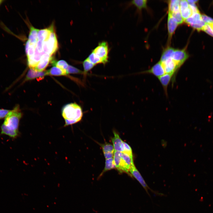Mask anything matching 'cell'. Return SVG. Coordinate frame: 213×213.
<instances>
[{
  "label": "cell",
  "instance_id": "1",
  "mask_svg": "<svg viewBox=\"0 0 213 213\" xmlns=\"http://www.w3.org/2000/svg\"><path fill=\"white\" fill-rule=\"evenodd\" d=\"M62 114L64 119V126L76 123L80 121L83 115L80 106L75 103H71L63 108Z\"/></svg>",
  "mask_w": 213,
  "mask_h": 213
},
{
  "label": "cell",
  "instance_id": "2",
  "mask_svg": "<svg viewBox=\"0 0 213 213\" xmlns=\"http://www.w3.org/2000/svg\"><path fill=\"white\" fill-rule=\"evenodd\" d=\"M22 116L19 106L16 105L5 117L3 124L9 129L18 131L19 122Z\"/></svg>",
  "mask_w": 213,
  "mask_h": 213
},
{
  "label": "cell",
  "instance_id": "3",
  "mask_svg": "<svg viewBox=\"0 0 213 213\" xmlns=\"http://www.w3.org/2000/svg\"><path fill=\"white\" fill-rule=\"evenodd\" d=\"M58 48V44L57 36L53 29L48 39L43 42V51L45 53L52 56L56 51Z\"/></svg>",
  "mask_w": 213,
  "mask_h": 213
},
{
  "label": "cell",
  "instance_id": "4",
  "mask_svg": "<svg viewBox=\"0 0 213 213\" xmlns=\"http://www.w3.org/2000/svg\"><path fill=\"white\" fill-rule=\"evenodd\" d=\"M109 51V44L107 42L105 41L99 43L98 46L92 50V51L102 60L104 65L108 62Z\"/></svg>",
  "mask_w": 213,
  "mask_h": 213
},
{
  "label": "cell",
  "instance_id": "5",
  "mask_svg": "<svg viewBox=\"0 0 213 213\" xmlns=\"http://www.w3.org/2000/svg\"><path fill=\"white\" fill-rule=\"evenodd\" d=\"M185 22L198 31L202 30L206 23L202 20L199 12L193 14L184 21Z\"/></svg>",
  "mask_w": 213,
  "mask_h": 213
},
{
  "label": "cell",
  "instance_id": "6",
  "mask_svg": "<svg viewBox=\"0 0 213 213\" xmlns=\"http://www.w3.org/2000/svg\"><path fill=\"white\" fill-rule=\"evenodd\" d=\"M161 62L163 67L165 73L173 74L174 77L176 78L177 73L180 67L172 58L169 59Z\"/></svg>",
  "mask_w": 213,
  "mask_h": 213
},
{
  "label": "cell",
  "instance_id": "7",
  "mask_svg": "<svg viewBox=\"0 0 213 213\" xmlns=\"http://www.w3.org/2000/svg\"><path fill=\"white\" fill-rule=\"evenodd\" d=\"M189 57L185 49H175L172 58L181 67Z\"/></svg>",
  "mask_w": 213,
  "mask_h": 213
},
{
  "label": "cell",
  "instance_id": "8",
  "mask_svg": "<svg viewBox=\"0 0 213 213\" xmlns=\"http://www.w3.org/2000/svg\"><path fill=\"white\" fill-rule=\"evenodd\" d=\"M158 78L163 88L165 95L167 97L168 86L171 82H172V85H173L175 81V78L173 74L165 73Z\"/></svg>",
  "mask_w": 213,
  "mask_h": 213
},
{
  "label": "cell",
  "instance_id": "9",
  "mask_svg": "<svg viewBox=\"0 0 213 213\" xmlns=\"http://www.w3.org/2000/svg\"><path fill=\"white\" fill-rule=\"evenodd\" d=\"M139 74H151L158 78L165 74L161 62L159 61L149 69L141 72Z\"/></svg>",
  "mask_w": 213,
  "mask_h": 213
},
{
  "label": "cell",
  "instance_id": "10",
  "mask_svg": "<svg viewBox=\"0 0 213 213\" xmlns=\"http://www.w3.org/2000/svg\"><path fill=\"white\" fill-rule=\"evenodd\" d=\"M52 60L51 56L45 53L41 56L40 60L37 65L32 69L37 71H43Z\"/></svg>",
  "mask_w": 213,
  "mask_h": 213
},
{
  "label": "cell",
  "instance_id": "11",
  "mask_svg": "<svg viewBox=\"0 0 213 213\" xmlns=\"http://www.w3.org/2000/svg\"><path fill=\"white\" fill-rule=\"evenodd\" d=\"M129 172L131 177L133 176L138 181L146 192L149 194L148 190L149 189L151 191L152 190L146 183L141 175L135 166L131 167Z\"/></svg>",
  "mask_w": 213,
  "mask_h": 213
},
{
  "label": "cell",
  "instance_id": "12",
  "mask_svg": "<svg viewBox=\"0 0 213 213\" xmlns=\"http://www.w3.org/2000/svg\"><path fill=\"white\" fill-rule=\"evenodd\" d=\"M180 8L182 16L185 21L193 14L187 0H180Z\"/></svg>",
  "mask_w": 213,
  "mask_h": 213
},
{
  "label": "cell",
  "instance_id": "13",
  "mask_svg": "<svg viewBox=\"0 0 213 213\" xmlns=\"http://www.w3.org/2000/svg\"><path fill=\"white\" fill-rule=\"evenodd\" d=\"M46 75H47L46 70L37 71L30 68L27 74L24 81H26L36 78L42 79L44 76Z\"/></svg>",
  "mask_w": 213,
  "mask_h": 213
},
{
  "label": "cell",
  "instance_id": "14",
  "mask_svg": "<svg viewBox=\"0 0 213 213\" xmlns=\"http://www.w3.org/2000/svg\"><path fill=\"white\" fill-rule=\"evenodd\" d=\"M114 137L112 138V141L115 151L123 152L124 148L123 142L119 134L115 130H113Z\"/></svg>",
  "mask_w": 213,
  "mask_h": 213
},
{
  "label": "cell",
  "instance_id": "15",
  "mask_svg": "<svg viewBox=\"0 0 213 213\" xmlns=\"http://www.w3.org/2000/svg\"><path fill=\"white\" fill-rule=\"evenodd\" d=\"M178 25L172 18L170 14L168 13L167 19V29L168 39L170 41L173 33Z\"/></svg>",
  "mask_w": 213,
  "mask_h": 213
},
{
  "label": "cell",
  "instance_id": "16",
  "mask_svg": "<svg viewBox=\"0 0 213 213\" xmlns=\"http://www.w3.org/2000/svg\"><path fill=\"white\" fill-rule=\"evenodd\" d=\"M54 29L53 26L48 28L39 30L38 33V41L44 42L46 41L49 37L50 35Z\"/></svg>",
  "mask_w": 213,
  "mask_h": 213
},
{
  "label": "cell",
  "instance_id": "17",
  "mask_svg": "<svg viewBox=\"0 0 213 213\" xmlns=\"http://www.w3.org/2000/svg\"><path fill=\"white\" fill-rule=\"evenodd\" d=\"M121 157L126 168L129 172L131 167L135 166L133 162V156L121 152Z\"/></svg>",
  "mask_w": 213,
  "mask_h": 213
},
{
  "label": "cell",
  "instance_id": "18",
  "mask_svg": "<svg viewBox=\"0 0 213 213\" xmlns=\"http://www.w3.org/2000/svg\"><path fill=\"white\" fill-rule=\"evenodd\" d=\"M39 30L35 28L33 26L30 27V31L28 36V40L30 44L36 45L38 39V34Z\"/></svg>",
  "mask_w": 213,
  "mask_h": 213
},
{
  "label": "cell",
  "instance_id": "19",
  "mask_svg": "<svg viewBox=\"0 0 213 213\" xmlns=\"http://www.w3.org/2000/svg\"><path fill=\"white\" fill-rule=\"evenodd\" d=\"M46 71L47 75L59 76L67 75L66 70H63L56 66H53Z\"/></svg>",
  "mask_w": 213,
  "mask_h": 213
},
{
  "label": "cell",
  "instance_id": "20",
  "mask_svg": "<svg viewBox=\"0 0 213 213\" xmlns=\"http://www.w3.org/2000/svg\"><path fill=\"white\" fill-rule=\"evenodd\" d=\"M175 50V49L171 47L168 46L163 51L160 61L162 62L172 58Z\"/></svg>",
  "mask_w": 213,
  "mask_h": 213
},
{
  "label": "cell",
  "instance_id": "21",
  "mask_svg": "<svg viewBox=\"0 0 213 213\" xmlns=\"http://www.w3.org/2000/svg\"><path fill=\"white\" fill-rule=\"evenodd\" d=\"M1 133L8 135L11 137L15 138L19 135V131L9 129L3 124L1 127Z\"/></svg>",
  "mask_w": 213,
  "mask_h": 213
},
{
  "label": "cell",
  "instance_id": "22",
  "mask_svg": "<svg viewBox=\"0 0 213 213\" xmlns=\"http://www.w3.org/2000/svg\"><path fill=\"white\" fill-rule=\"evenodd\" d=\"M180 0H171L168 1V13H171L173 12L180 9Z\"/></svg>",
  "mask_w": 213,
  "mask_h": 213
},
{
  "label": "cell",
  "instance_id": "23",
  "mask_svg": "<svg viewBox=\"0 0 213 213\" xmlns=\"http://www.w3.org/2000/svg\"><path fill=\"white\" fill-rule=\"evenodd\" d=\"M130 4L135 6L139 11L143 9L147 8V1L146 0H133L131 1Z\"/></svg>",
  "mask_w": 213,
  "mask_h": 213
},
{
  "label": "cell",
  "instance_id": "24",
  "mask_svg": "<svg viewBox=\"0 0 213 213\" xmlns=\"http://www.w3.org/2000/svg\"><path fill=\"white\" fill-rule=\"evenodd\" d=\"M114 168H116V167L113 158H112L106 159L104 169L99 175V177L101 176L106 171Z\"/></svg>",
  "mask_w": 213,
  "mask_h": 213
},
{
  "label": "cell",
  "instance_id": "25",
  "mask_svg": "<svg viewBox=\"0 0 213 213\" xmlns=\"http://www.w3.org/2000/svg\"><path fill=\"white\" fill-rule=\"evenodd\" d=\"M168 13L170 14L174 21L178 25L182 24L184 21L182 16L180 9Z\"/></svg>",
  "mask_w": 213,
  "mask_h": 213
},
{
  "label": "cell",
  "instance_id": "26",
  "mask_svg": "<svg viewBox=\"0 0 213 213\" xmlns=\"http://www.w3.org/2000/svg\"><path fill=\"white\" fill-rule=\"evenodd\" d=\"M87 59L95 65L99 64H103L102 60L97 57L96 54L92 51Z\"/></svg>",
  "mask_w": 213,
  "mask_h": 213
},
{
  "label": "cell",
  "instance_id": "27",
  "mask_svg": "<svg viewBox=\"0 0 213 213\" xmlns=\"http://www.w3.org/2000/svg\"><path fill=\"white\" fill-rule=\"evenodd\" d=\"M84 68V74L85 76L87 73V72L92 69L95 65L91 62L87 58L83 62Z\"/></svg>",
  "mask_w": 213,
  "mask_h": 213
},
{
  "label": "cell",
  "instance_id": "28",
  "mask_svg": "<svg viewBox=\"0 0 213 213\" xmlns=\"http://www.w3.org/2000/svg\"><path fill=\"white\" fill-rule=\"evenodd\" d=\"M51 62L53 66H56L63 70H66L69 65L66 61L63 60L57 61H53Z\"/></svg>",
  "mask_w": 213,
  "mask_h": 213
},
{
  "label": "cell",
  "instance_id": "29",
  "mask_svg": "<svg viewBox=\"0 0 213 213\" xmlns=\"http://www.w3.org/2000/svg\"><path fill=\"white\" fill-rule=\"evenodd\" d=\"M100 145L102 148L103 153H114L113 146L111 144L106 142L104 144H100Z\"/></svg>",
  "mask_w": 213,
  "mask_h": 213
},
{
  "label": "cell",
  "instance_id": "30",
  "mask_svg": "<svg viewBox=\"0 0 213 213\" xmlns=\"http://www.w3.org/2000/svg\"><path fill=\"white\" fill-rule=\"evenodd\" d=\"M67 74H84L83 72L79 69L70 65L66 70Z\"/></svg>",
  "mask_w": 213,
  "mask_h": 213
},
{
  "label": "cell",
  "instance_id": "31",
  "mask_svg": "<svg viewBox=\"0 0 213 213\" xmlns=\"http://www.w3.org/2000/svg\"><path fill=\"white\" fill-rule=\"evenodd\" d=\"M202 30H203L210 36L213 37V30L209 24H206L203 27Z\"/></svg>",
  "mask_w": 213,
  "mask_h": 213
},
{
  "label": "cell",
  "instance_id": "32",
  "mask_svg": "<svg viewBox=\"0 0 213 213\" xmlns=\"http://www.w3.org/2000/svg\"><path fill=\"white\" fill-rule=\"evenodd\" d=\"M36 46V45H30L28 54L26 55L27 59L31 58L34 54Z\"/></svg>",
  "mask_w": 213,
  "mask_h": 213
},
{
  "label": "cell",
  "instance_id": "33",
  "mask_svg": "<svg viewBox=\"0 0 213 213\" xmlns=\"http://www.w3.org/2000/svg\"><path fill=\"white\" fill-rule=\"evenodd\" d=\"M124 150L123 152L130 155L133 156L132 151L130 146L126 143L123 142Z\"/></svg>",
  "mask_w": 213,
  "mask_h": 213
},
{
  "label": "cell",
  "instance_id": "34",
  "mask_svg": "<svg viewBox=\"0 0 213 213\" xmlns=\"http://www.w3.org/2000/svg\"><path fill=\"white\" fill-rule=\"evenodd\" d=\"M202 20L206 24H210L213 22V19L205 14L201 15Z\"/></svg>",
  "mask_w": 213,
  "mask_h": 213
},
{
  "label": "cell",
  "instance_id": "35",
  "mask_svg": "<svg viewBox=\"0 0 213 213\" xmlns=\"http://www.w3.org/2000/svg\"><path fill=\"white\" fill-rule=\"evenodd\" d=\"M10 110L4 109H0V119L5 117Z\"/></svg>",
  "mask_w": 213,
  "mask_h": 213
},
{
  "label": "cell",
  "instance_id": "36",
  "mask_svg": "<svg viewBox=\"0 0 213 213\" xmlns=\"http://www.w3.org/2000/svg\"><path fill=\"white\" fill-rule=\"evenodd\" d=\"M189 7L191 9L192 14L199 12V10L195 4H189Z\"/></svg>",
  "mask_w": 213,
  "mask_h": 213
},
{
  "label": "cell",
  "instance_id": "37",
  "mask_svg": "<svg viewBox=\"0 0 213 213\" xmlns=\"http://www.w3.org/2000/svg\"><path fill=\"white\" fill-rule=\"evenodd\" d=\"M43 42L38 41L37 43L36 48L40 52H42L43 51Z\"/></svg>",
  "mask_w": 213,
  "mask_h": 213
},
{
  "label": "cell",
  "instance_id": "38",
  "mask_svg": "<svg viewBox=\"0 0 213 213\" xmlns=\"http://www.w3.org/2000/svg\"><path fill=\"white\" fill-rule=\"evenodd\" d=\"M103 153L104 157L106 159L112 158L114 156V153L109 152Z\"/></svg>",
  "mask_w": 213,
  "mask_h": 213
},
{
  "label": "cell",
  "instance_id": "39",
  "mask_svg": "<svg viewBox=\"0 0 213 213\" xmlns=\"http://www.w3.org/2000/svg\"><path fill=\"white\" fill-rule=\"evenodd\" d=\"M30 45V41L28 40L26 42L25 46V51L26 55L28 54Z\"/></svg>",
  "mask_w": 213,
  "mask_h": 213
},
{
  "label": "cell",
  "instance_id": "40",
  "mask_svg": "<svg viewBox=\"0 0 213 213\" xmlns=\"http://www.w3.org/2000/svg\"><path fill=\"white\" fill-rule=\"evenodd\" d=\"M188 4H195L197 3L198 1V0H187Z\"/></svg>",
  "mask_w": 213,
  "mask_h": 213
},
{
  "label": "cell",
  "instance_id": "41",
  "mask_svg": "<svg viewBox=\"0 0 213 213\" xmlns=\"http://www.w3.org/2000/svg\"><path fill=\"white\" fill-rule=\"evenodd\" d=\"M5 1L4 0H0V6Z\"/></svg>",
  "mask_w": 213,
  "mask_h": 213
},
{
  "label": "cell",
  "instance_id": "42",
  "mask_svg": "<svg viewBox=\"0 0 213 213\" xmlns=\"http://www.w3.org/2000/svg\"><path fill=\"white\" fill-rule=\"evenodd\" d=\"M213 30V22L209 24Z\"/></svg>",
  "mask_w": 213,
  "mask_h": 213
}]
</instances>
